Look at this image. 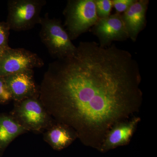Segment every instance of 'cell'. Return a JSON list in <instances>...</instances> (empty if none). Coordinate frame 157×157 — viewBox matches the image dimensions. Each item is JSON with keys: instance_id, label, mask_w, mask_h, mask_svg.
<instances>
[{"instance_id": "4fadbf2b", "label": "cell", "mask_w": 157, "mask_h": 157, "mask_svg": "<svg viewBox=\"0 0 157 157\" xmlns=\"http://www.w3.org/2000/svg\"><path fill=\"white\" fill-rule=\"evenodd\" d=\"M98 18H105L110 15L113 5L112 0H94Z\"/></svg>"}, {"instance_id": "7c38bea8", "label": "cell", "mask_w": 157, "mask_h": 157, "mask_svg": "<svg viewBox=\"0 0 157 157\" xmlns=\"http://www.w3.org/2000/svg\"><path fill=\"white\" fill-rule=\"evenodd\" d=\"M28 132L11 115H0V152L19 135Z\"/></svg>"}, {"instance_id": "30bf717a", "label": "cell", "mask_w": 157, "mask_h": 157, "mask_svg": "<svg viewBox=\"0 0 157 157\" xmlns=\"http://www.w3.org/2000/svg\"><path fill=\"white\" fill-rule=\"evenodd\" d=\"M148 0H136L128 10L121 14L129 39L137 40L139 33L146 26V13Z\"/></svg>"}, {"instance_id": "3957f363", "label": "cell", "mask_w": 157, "mask_h": 157, "mask_svg": "<svg viewBox=\"0 0 157 157\" xmlns=\"http://www.w3.org/2000/svg\"><path fill=\"white\" fill-rule=\"evenodd\" d=\"M63 14L64 27L71 41L92 28L99 19L94 0H69Z\"/></svg>"}, {"instance_id": "52a82bcc", "label": "cell", "mask_w": 157, "mask_h": 157, "mask_svg": "<svg viewBox=\"0 0 157 157\" xmlns=\"http://www.w3.org/2000/svg\"><path fill=\"white\" fill-rule=\"evenodd\" d=\"M91 30L99 40L98 44L102 47L110 46L113 41H124L129 39L121 14L117 13L99 18Z\"/></svg>"}, {"instance_id": "5b68a950", "label": "cell", "mask_w": 157, "mask_h": 157, "mask_svg": "<svg viewBox=\"0 0 157 157\" xmlns=\"http://www.w3.org/2000/svg\"><path fill=\"white\" fill-rule=\"evenodd\" d=\"M45 0H11L8 2L7 23L15 31L29 30L40 23Z\"/></svg>"}, {"instance_id": "ba28073f", "label": "cell", "mask_w": 157, "mask_h": 157, "mask_svg": "<svg viewBox=\"0 0 157 157\" xmlns=\"http://www.w3.org/2000/svg\"><path fill=\"white\" fill-rule=\"evenodd\" d=\"M3 77L11 99L14 102L39 97V89L34 81L33 70L14 73Z\"/></svg>"}, {"instance_id": "9a60e30c", "label": "cell", "mask_w": 157, "mask_h": 157, "mask_svg": "<svg viewBox=\"0 0 157 157\" xmlns=\"http://www.w3.org/2000/svg\"><path fill=\"white\" fill-rule=\"evenodd\" d=\"M136 0H112L113 6L115 9L116 13L121 14L124 13L136 2Z\"/></svg>"}, {"instance_id": "6da1fadb", "label": "cell", "mask_w": 157, "mask_h": 157, "mask_svg": "<svg viewBox=\"0 0 157 157\" xmlns=\"http://www.w3.org/2000/svg\"><path fill=\"white\" fill-rule=\"evenodd\" d=\"M74 56L52 63L39 98L57 123L85 146L100 150L107 133L142 104L139 65L128 51L81 42Z\"/></svg>"}, {"instance_id": "5bb4252c", "label": "cell", "mask_w": 157, "mask_h": 157, "mask_svg": "<svg viewBox=\"0 0 157 157\" xmlns=\"http://www.w3.org/2000/svg\"><path fill=\"white\" fill-rule=\"evenodd\" d=\"M10 29L7 22H0V49L6 50L10 48L8 44Z\"/></svg>"}, {"instance_id": "e0dca14e", "label": "cell", "mask_w": 157, "mask_h": 157, "mask_svg": "<svg viewBox=\"0 0 157 157\" xmlns=\"http://www.w3.org/2000/svg\"><path fill=\"white\" fill-rule=\"evenodd\" d=\"M5 50H2V49H0V60L1 59L2 57L3 56L4 52H5Z\"/></svg>"}, {"instance_id": "2e32d148", "label": "cell", "mask_w": 157, "mask_h": 157, "mask_svg": "<svg viewBox=\"0 0 157 157\" xmlns=\"http://www.w3.org/2000/svg\"><path fill=\"white\" fill-rule=\"evenodd\" d=\"M12 100L4 77H0V103L5 104Z\"/></svg>"}, {"instance_id": "7a4b0ae2", "label": "cell", "mask_w": 157, "mask_h": 157, "mask_svg": "<svg viewBox=\"0 0 157 157\" xmlns=\"http://www.w3.org/2000/svg\"><path fill=\"white\" fill-rule=\"evenodd\" d=\"M39 36L53 58L60 59L74 56L76 51L67 33L57 18H50L48 13L41 17Z\"/></svg>"}, {"instance_id": "8992f818", "label": "cell", "mask_w": 157, "mask_h": 157, "mask_svg": "<svg viewBox=\"0 0 157 157\" xmlns=\"http://www.w3.org/2000/svg\"><path fill=\"white\" fill-rule=\"evenodd\" d=\"M44 61L37 54L25 48H12L5 51L0 60V77L41 68Z\"/></svg>"}, {"instance_id": "8fae6325", "label": "cell", "mask_w": 157, "mask_h": 157, "mask_svg": "<svg viewBox=\"0 0 157 157\" xmlns=\"http://www.w3.org/2000/svg\"><path fill=\"white\" fill-rule=\"evenodd\" d=\"M45 131L44 140L52 148L57 151L67 147L77 138V135L73 129L56 122Z\"/></svg>"}, {"instance_id": "9c48e42d", "label": "cell", "mask_w": 157, "mask_h": 157, "mask_svg": "<svg viewBox=\"0 0 157 157\" xmlns=\"http://www.w3.org/2000/svg\"><path fill=\"white\" fill-rule=\"evenodd\" d=\"M140 121L138 117L117 124L107 133L99 151L106 152L119 147L127 145L130 142Z\"/></svg>"}, {"instance_id": "277c9868", "label": "cell", "mask_w": 157, "mask_h": 157, "mask_svg": "<svg viewBox=\"0 0 157 157\" xmlns=\"http://www.w3.org/2000/svg\"><path fill=\"white\" fill-rule=\"evenodd\" d=\"M11 115L28 132H43L56 122L39 97L14 102V108Z\"/></svg>"}]
</instances>
